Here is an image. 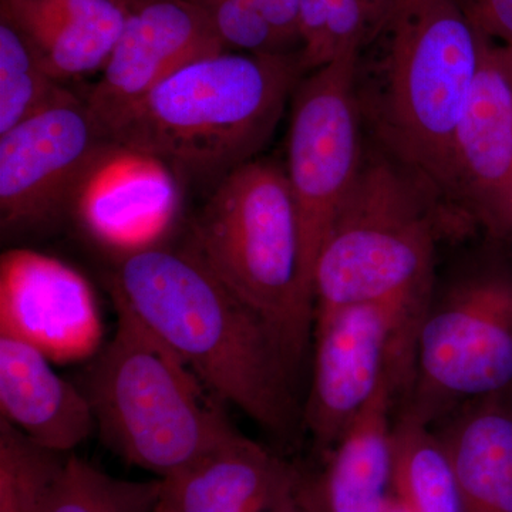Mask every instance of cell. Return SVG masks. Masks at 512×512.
<instances>
[{
    "instance_id": "6da1fadb",
    "label": "cell",
    "mask_w": 512,
    "mask_h": 512,
    "mask_svg": "<svg viewBox=\"0 0 512 512\" xmlns=\"http://www.w3.org/2000/svg\"><path fill=\"white\" fill-rule=\"evenodd\" d=\"M107 285L113 302L173 350L218 400L278 436L292 433L296 366L268 323L190 244L116 256Z\"/></svg>"
},
{
    "instance_id": "7a4b0ae2",
    "label": "cell",
    "mask_w": 512,
    "mask_h": 512,
    "mask_svg": "<svg viewBox=\"0 0 512 512\" xmlns=\"http://www.w3.org/2000/svg\"><path fill=\"white\" fill-rule=\"evenodd\" d=\"M480 42L456 0H404L357 56L355 93L377 146L453 217L457 128L473 92Z\"/></svg>"
},
{
    "instance_id": "3957f363",
    "label": "cell",
    "mask_w": 512,
    "mask_h": 512,
    "mask_svg": "<svg viewBox=\"0 0 512 512\" xmlns=\"http://www.w3.org/2000/svg\"><path fill=\"white\" fill-rule=\"evenodd\" d=\"M305 76L299 50L204 57L151 90L106 138L181 177L221 180L258 158Z\"/></svg>"
},
{
    "instance_id": "277c9868",
    "label": "cell",
    "mask_w": 512,
    "mask_h": 512,
    "mask_svg": "<svg viewBox=\"0 0 512 512\" xmlns=\"http://www.w3.org/2000/svg\"><path fill=\"white\" fill-rule=\"evenodd\" d=\"M113 303L116 330L94 356L83 389L96 429L127 463L173 476L239 431L190 367Z\"/></svg>"
},
{
    "instance_id": "5b68a950",
    "label": "cell",
    "mask_w": 512,
    "mask_h": 512,
    "mask_svg": "<svg viewBox=\"0 0 512 512\" xmlns=\"http://www.w3.org/2000/svg\"><path fill=\"white\" fill-rule=\"evenodd\" d=\"M188 244L268 323L298 366L313 333V308L302 291L298 217L285 167L258 157L224 175L192 222Z\"/></svg>"
},
{
    "instance_id": "8992f818",
    "label": "cell",
    "mask_w": 512,
    "mask_h": 512,
    "mask_svg": "<svg viewBox=\"0 0 512 512\" xmlns=\"http://www.w3.org/2000/svg\"><path fill=\"white\" fill-rule=\"evenodd\" d=\"M451 215L377 148L320 248L313 322L360 303L429 296L437 234Z\"/></svg>"
},
{
    "instance_id": "52a82bcc",
    "label": "cell",
    "mask_w": 512,
    "mask_h": 512,
    "mask_svg": "<svg viewBox=\"0 0 512 512\" xmlns=\"http://www.w3.org/2000/svg\"><path fill=\"white\" fill-rule=\"evenodd\" d=\"M404 412L427 424L491 397H512V274L468 276L417 323Z\"/></svg>"
},
{
    "instance_id": "ba28073f",
    "label": "cell",
    "mask_w": 512,
    "mask_h": 512,
    "mask_svg": "<svg viewBox=\"0 0 512 512\" xmlns=\"http://www.w3.org/2000/svg\"><path fill=\"white\" fill-rule=\"evenodd\" d=\"M357 56L345 53L306 74L292 99L285 173L298 217L302 291L312 308L316 259L365 161Z\"/></svg>"
},
{
    "instance_id": "9c48e42d",
    "label": "cell",
    "mask_w": 512,
    "mask_h": 512,
    "mask_svg": "<svg viewBox=\"0 0 512 512\" xmlns=\"http://www.w3.org/2000/svg\"><path fill=\"white\" fill-rule=\"evenodd\" d=\"M429 296L345 306L313 322L315 357L303 424L328 454L390 377L412 372L417 323Z\"/></svg>"
},
{
    "instance_id": "30bf717a",
    "label": "cell",
    "mask_w": 512,
    "mask_h": 512,
    "mask_svg": "<svg viewBox=\"0 0 512 512\" xmlns=\"http://www.w3.org/2000/svg\"><path fill=\"white\" fill-rule=\"evenodd\" d=\"M107 141L77 96L0 134L2 231H37L72 214L77 191Z\"/></svg>"
},
{
    "instance_id": "8fae6325",
    "label": "cell",
    "mask_w": 512,
    "mask_h": 512,
    "mask_svg": "<svg viewBox=\"0 0 512 512\" xmlns=\"http://www.w3.org/2000/svg\"><path fill=\"white\" fill-rule=\"evenodd\" d=\"M228 49L210 16L188 0H128L123 33L84 103L106 137L165 79Z\"/></svg>"
},
{
    "instance_id": "7c38bea8",
    "label": "cell",
    "mask_w": 512,
    "mask_h": 512,
    "mask_svg": "<svg viewBox=\"0 0 512 512\" xmlns=\"http://www.w3.org/2000/svg\"><path fill=\"white\" fill-rule=\"evenodd\" d=\"M477 35L476 80L454 140L457 208L512 244V47Z\"/></svg>"
},
{
    "instance_id": "4fadbf2b",
    "label": "cell",
    "mask_w": 512,
    "mask_h": 512,
    "mask_svg": "<svg viewBox=\"0 0 512 512\" xmlns=\"http://www.w3.org/2000/svg\"><path fill=\"white\" fill-rule=\"evenodd\" d=\"M181 175L160 158L107 141L87 171L72 217L116 256L165 244L181 210Z\"/></svg>"
},
{
    "instance_id": "5bb4252c",
    "label": "cell",
    "mask_w": 512,
    "mask_h": 512,
    "mask_svg": "<svg viewBox=\"0 0 512 512\" xmlns=\"http://www.w3.org/2000/svg\"><path fill=\"white\" fill-rule=\"evenodd\" d=\"M0 335L35 346L52 362H80L101 349L92 285L55 256L10 249L0 258Z\"/></svg>"
},
{
    "instance_id": "9a60e30c",
    "label": "cell",
    "mask_w": 512,
    "mask_h": 512,
    "mask_svg": "<svg viewBox=\"0 0 512 512\" xmlns=\"http://www.w3.org/2000/svg\"><path fill=\"white\" fill-rule=\"evenodd\" d=\"M309 478L237 433L173 476L160 478L158 512H281Z\"/></svg>"
},
{
    "instance_id": "2e32d148",
    "label": "cell",
    "mask_w": 512,
    "mask_h": 512,
    "mask_svg": "<svg viewBox=\"0 0 512 512\" xmlns=\"http://www.w3.org/2000/svg\"><path fill=\"white\" fill-rule=\"evenodd\" d=\"M35 346L0 335V410L37 447L60 454L82 444L96 420L84 390L55 372Z\"/></svg>"
},
{
    "instance_id": "e0dca14e",
    "label": "cell",
    "mask_w": 512,
    "mask_h": 512,
    "mask_svg": "<svg viewBox=\"0 0 512 512\" xmlns=\"http://www.w3.org/2000/svg\"><path fill=\"white\" fill-rule=\"evenodd\" d=\"M127 13L128 0H0V18L22 33L62 83L104 69Z\"/></svg>"
},
{
    "instance_id": "ac0fdd59",
    "label": "cell",
    "mask_w": 512,
    "mask_h": 512,
    "mask_svg": "<svg viewBox=\"0 0 512 512\" xmlns=\"http://www.w3.org/2000/svg\"><path fill=\"white\" fill-rule=\"evenodd\" d=\"M390 377L330 448L315 480L322 512H386L394 497V396Z\"/></svg>"
},
{
    "instance_id": "d6986e66",
    "label": "cell",
    "mask_w": 512,
    "mask_h": 512,
    "mask_svg": "<svg viewBox=\"0 0 512 512\" xmlns=\"http://www.w3.org/2000/svg\"><path fill=\"white\" fill-rule=\"evenodd\" d=\"M464 512H512V397H491L448 414L437 430Z\"/></svg>"
},
{
    "instance_id": "ffe728a7",
    "label": "cell",
    "mask_w": 512,
    "mask_h": 512,
    "mask_svg": "<svg viewBox=\"0 0 512 512\" xmlns=\"http://www.w3.org/2000/svg\"><path fill=\"white\" fill-rule=\"evenodd\" d=\"M394 498L409 512H464L439 433L407 412L394 423Z\"/></svg>"
},
{
    "instance_id": "44dd1931",
    "label": "cell",
    "mask_w": 512,
    "mask_h": 512,
    "mask_svg": "<svg viewBox=\"0 0 512 512\" xmlns=\"http://www.w3.org/2000/svg\"><path fill=\"white\" fill-rule=\"evenodd\" d=\"M404 0H299L305 73L339 56L362 52L389 25Z\"/></svg>"
},
{
    "instance_id": "7402d4cb",
    "label": "cell",
    "mask_w": 512,
    "mask_h": 512,
    "mask_svg": "<svg viewBox=\"0 0 512 512\" xmlns=\"http://www.w3.org/2000/svg\"><path fill=\"white\" fill-rule=\"evenodd\" d=\"M160 478L127 483L79 457L55 458L40 497L42 512H157Z\"/></svg>"
},
{
    "instance_id": "603a6c76",
    "label": "cell",
    "mask_w": 512,
    "mask_h": 512,
    "mask_svg": "<svg viewBox=\"0 0 512 512\" xmlns=\"http://www.w3.org/2000/svg\"><path fill=\"white\" fill-rule=\"evenodd\" d=\"M74 97L47 72L22 33L0 18V134Z\"/></svg>"
},
{
    "instance_id": "cb8c5ba5",
    "label": "cell",
    "mask_w": 512,
    "mask_h": 512,
    "mask_svg": "<svg viewBox=\"0 0 512 512\" xmlns=\"http://www.w3.org/2000/svg\"><path fill=\"white\" fill-rule=\"evenodd\" d=\"M55 456L0 421V512H42V488Z\"/></svg>"
},
{
    "instance_id": "d4e9b609",
    "label": "cell",
    "mask_w": 512,
    "mask_h": 512,
    "mask_svg": "<svg viewBox=\"0 0 512 512\" xmlns=\"http://www.w3.org/2000/svg\"><path fill=\"white\" fill-rule=\"evenodd\" d=\"M204 10L228 47L247 53L295 52L247 0H188Z\"/></svg>"
},
{
    "instance_id": "484cf974",
    "label": "cell",
    "mask_w": 512,
    "mask_h": 512,
    "mask_svg": "<svg viewBox=\"0 0 512 512\" xmlns=\"http://www.w3.org/2000/svg\"><path fill=\"white\" fill-rule=\"evenodd\" d=\"M468 22L480 35L512 46V0H456Z\"/></svg>"
},
{
    "instance_id": "4316f807",
    "label": "cell",
    "mask_w": 512,
    "mask_h": 512,
    "mask_svg": "<svg viewBox=\"0 0 512 512\" xmlns=\"http://www.w3.org/2000/svg\"><path fill=\"white\" fill-rule=\"evenodd\" d=\"M276 30L286 46L299 45L301 49V23L299 0H247Z\"/></svg>"
},
{
    "instance_id": "83f0119b",
    "label": "cell",
    "mask_w": 512,
    "mask_h": 512,
    "mask_svg": "<svg viewBox=\"0 0 512 512\" xmlns=\"http://www.w3.org/2000/svg\"><path fill=\"white\" fill-rule=\"evenodd\" d=\"M281 512H322L320 510L318 493H316L315 480L309 478L301 493L286 505Z\"/></svg>"
},
{
    "instance_id": "f1b7e54d",
    "label": "cell",
    "mask_w": 512,
    "mask_h": 512,
    "mask_svg": "<svg viewBox=\"0 0 512 512\" xmlns=\"http://www.w3.org/2000/svg\"><path fill=\"white\" fill-rule=\"evenodd\" d=\"M386 512H409L406 508L403 507L396 498L393 497L392 503H390L389 508H387Z\"/></svg>"
},
{
    "instance_id": "f546056e",
    "label": "cell",
    "mask_w": 512,
    "mask_h": 512,
    "mask_svg": "<svg viewBox=\"0 0 512 512\" xmlns=\"http://www.w3.org/2000/svg\"><path fill=\"white\" fill-rule=\"evenodd\" d=\"M157 512H158V510H157Z\"/></svg>"
},
{
    "instance_id": "4dcf8cb0",
    "label": "cell",
    "mask_w": 512,
    "mask_h": 512,
    "mask_svg": "<svg viewBox=\"0 0 512 512\" xmlns=\"http://www.w3.org/2000/svg\"><path fill=\"white\" fill-rule=\"evenodd\" d=\"M512 47V46H511Z\"/></svg>"
}]
</instances>
